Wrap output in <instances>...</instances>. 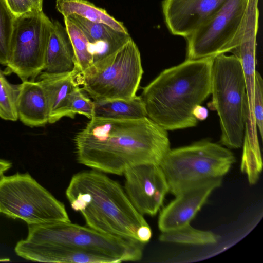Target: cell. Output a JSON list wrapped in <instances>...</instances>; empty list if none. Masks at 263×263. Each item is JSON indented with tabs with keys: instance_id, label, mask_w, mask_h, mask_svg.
<instances>
[{
	"instance_id": "cell-12",
	"label": "cell",
	"mask_w": 263,
	"mask_h": 263,
	"mask_svg": "<svg viewBox=\"0 0 263 263\" xmlns=\"http://www.w3.org/2000/svg\"><path fill=\"white\" fill-rule=\"evenodd\" d=\"M227 0H163L162 10L170 33L184 38L208 21Z\"/></svg>"
},
{
	"instance_id": "cell-30",
	"label": "cell",
	"mask_w": 263,
	"mask_h": 263,
	"mask_svg": "<svg viewBox=\"0 0 263 263\" xmlns=\"http://www.w3.org/2000/svg\"><path fill=\"white\" fill-rule=\"evenodd\" d=\"M12 166V163L7 160L0 159V177Z\"/></svg>"
},
{
	"instance_id": "cell-26",
	"label": "cell",
	"mask_w": 263,
	"mask_h": 263,
	"mask_svg": "<svg viewBox=\"0 0 263 263\" xmlns=\"http://www.w3.org/2000/svg\"><path fill=\"white\" fill-rule=\"evenodd\" d=\"M243 151L240 169L247 175L251 185L257 182L262 168V159L258 157L250 146L247 137L245 135L243 142Z\"/></svg>"
},
{
	"instance_id": "cell-25",
	"label": "cell",
	"mask_w": 263,
	"mask_h": 263,
	"mask_svg": "<svg viewBox=\"0 0 263 263\" xmlns=\"http://www.w3.org/2000/svg\"><path fill=\"white\" fill-rule=\"evenodd\" d=\"M0 68V118L16 121L18 119L16 108L18 84L10 83Z\"/></svg>"
},
{
	"instance_id": "cell-29",
	"label": "cell",
	"mask_w": 263,
	"mask_h": 263,
	"mask_svg": "<svg viewBox=\"0 0 263 263\" xmlns=\"http://www.w3.org/2000/svg\"><path fill=\"white\" fill-rule=\"evenodd\" d=\"M194 117L198 120H205L208 115V111L201 105L197 106L193 110Z\"/></svg>"
},
{
	"instance_id": "cell-21",
	"label": "cell",
	"mask_w": 263,
	"mask_h": 263,
	"mask_svg": "<svg viewBox=\"0 0 263 263\" xmlns=\"http://www.w3.org/2000/svg\"><path fill=\"white\" fill-rule=\"evenodd\" d=\"M159 239L162 242L191 245H207L216 243L217 235L209 231H202L192 227L190 223L161 232Z\"/></svg>"
},
{
	"instance_id": "cell-6",
	"label": "cell",
	"mask_w": 263,
	"mask_h": 263,
	"mask_svg": "<svg viewBox=\"0 0 263 263\" xmlns=\"http://www.w3.org/2000/svg\"><path fill=\"white\" fill-rule=\"evenodd\" d=\"M143 74L139 50L130 37L117 50L78 73L77 82L93 101L129 99L136 96Z\"/></svg>"
},
{
	"instance_id": "cell-7",
	"label": "cell",
	"mask_w": 263,
	"mask_h": 263,
	"mask_svg": "<svg viewBox=\"0 0 263 263\" xmlns=\"http://www.w3.org/2000/svg\"><path fill=\"white\" fill-rule=\"evenodd\" d=\"M235 160L228 148L203 140L170 149L160 166L166 178L169 192L175 196L196 184L222 178Z\"/></svg>"
},
{
	"instance_id": "cell-15",
	"label": "cell",
	"mask_w": 263,
	"mask_h": 263,
	"mask_svg": "<svg viewBox=\"0 0 263 263\" xmlns=\"http://www.w3.org/2000/svg\"><path fill=\"white\" fill-rule=\"evenodd\" d=\"M16 108L18 119L30 127L43 126L48 123L49 110L44 90L35 81L18 84Z\"/></svg>"
},
{
	"instance_id": "cell-1",
	"label": "cell",
	"mask_w": 263,
	"mask_h": 263,
	"mask_svg": "<svg viewBox=\"0 0 263 263\" xmlns=\"http://www.w3.org/2000/svg\"><path fill=\"white\" fill-rule=\"evenodd\" d=\"M74 142L80 164L118 175L138 164L160 165L171 149L167 130L148 117L92 118L76 134Z\"/></svg>"
},
{
	"instance_id": "cell-11",
	"label": "cell",
	"mask_w": 263,
	"mask_h": 263,
	"mask_svg": "<svg viewBox=\"0 0 263 263\" xmlns=\"http://www.w3.org/2000/svg\"><path fill=\"white\" fill-rule=\"evenodd\" d=\"M125 191L134 208L142 215H155L163 205L169 186L160 165L144 163L127 168Z\"/></svg>"
},
{
	"instance_id": "cell-4",
	"label": "cell",
	"mask_w": 263,
	"mask_h": 263,
	"mask_svg": "<svg viewBox=\"0 0 263 263\" xmlns=\"http://www.w3.org/2000/svg\"><path fill=\"white\" fill-rule=\"evenodd\" d=\"M214 58L186 59L161 71L139 96L147 117L166 130L195 126L193 110L211 95Z\"/></svg>"
},
{
	"instance_id": "cell-23",
	"label": "cell",
	"mask_w": 263,
	"mask_h": 263,
	"mask_svg": "<svg viewBox=\"0 0 263 263\" xmlns=\"http://www.w3.org/2000/svg\"><path fill=\"white\" fill-rule=\"evenodd\" d=\"M93 111V101L87 97L79 85H76L67 97L60 113V118L64 117L74 118L76 114L91 119Z\"/></svg>"
},
{
	"instance_id": "cell-18",
	"label": "cell",
	"mask_w": 263,
	"mask_h": 263,
	"mask_svg": "<svg viewBox=\"0 0 263 263\" xmlns=\"http://www.w3.org/2000/svg\"><path fill=\"white\" fill-rule=\"evenodd\" d=\"M77 69L62 73H49L42 71L37 77L42 86L47 102L49 110L48 123L53 124L61 119L60 113L66 99L77 82Z\"/></svg>"
},
{
	"instance_id": "cell-5",
	"label": "cell",
	"mask_w": 263,
	"mask_h": 263,
	"mask_svg": "<svg viewBox=\"0 0 263 263\" xmlns=\"http://www.w3.org/2000/svg\"><path fill=\"white\" fill-rule=\"evenodd\" d=\"M211 95L208 107L219 116L220 143L229 149L240 148L246 128L247 95L241 63L234 55L215 57Z\"/></svg>"
},
{
	"instance_id": "cell-14",
	"label": "cell",
	"mask_w": 263,
	"mask_h": 263,
	"mask_svg": "<svg viewBox=\"0 0 263 263\" xmlns=\"http://www.w3.org/2000/svg\"><path fill=\"white\" fill-rule=\"evenodd\" d=\"M256 38L242 39L230 52L239 59L243 72L247 95L245 134L253 148L259 146L254 115L256 73Z\"/></svg>"
},
{
	"instance_id": "cell-9",
	"label": "cell",
	"mask_w": 263,
	"mask_h": 263,
	"mask_svg": "<svg viewBox=\"0 0 263 263\" xmlns=\"http://www.w3.org/2000/svg\"><path fill=\"white\" fill-rule=\"evenodd\" d=\"M52 24L43 11L16 18L6 76L14 73L22 82L36 80L44 70Z\"/></svg>"
},
{
	"instance_id": "cell-27",
	"label": "cell",
	"mask_w": 263,
	"mask_h": 263,
	"mask_svg": "<svg viewBox=\"0 0 263 263\" xmlns=\"http://www.w3.org/2000/svg\"><path fill=\"white\" fill-rule=\"evenodd\" d=\"M254 115L255 123L261 138L263 137V81L260 73H255L254 98Z\"/></svg>"
},
{
	"instance_id": "cell-31",
	"label": "cell",
	"mask_w": 263,
	"mask_h": 263,
	"mask_svg": "<svg viewBox=\"0 0 263 263\" xmlns=\"http://www.w3.org/2000/svg\"><path fill=\"white\" fill-rule=\"evenodd\" d=\"M37 11H43V0H30Z\"/></svg>"
},
{
	"instance_id": "cell-17",
	"label": "cell",
	"mask_w": 263,
	"mask_h": 263,
	"mask_svg": "<svg viewBox=\"0 0 263 263\" xmlns=\"http://www.w3.org/2000/svg\"><path fill=\"white\" fill-rule=\"evenodd\" d=\"M52 22L43 71L49 73L73 71L77 68L65 27L58 21H52Z\"/></svg>"
},
{
	"instance_id": "cell-13",
	"label": "cell",
	"mask_w": 263,
	"mask_h": 263,
	"mask_svg": "<svg viewBox=\"0 0 263 263\" xmlns=\"http://www.w3.org/2000/svg\"><path fill=\"white\" fill-rule=\"evenodd\" d=\"M222 178L210 179L193 185L175 195L160 212L158 226L161 232L189 224L206 202L212 192L220 187Z\"/></svg>"
},
{
	"instance_id": "cell-28",
	"label": "cell",
	"mask_w": 263,
	"mask_h": 263,
	"mask_svg": "<svg viewBox=\"0 0 263 263\" xmlns=\"http://www.w3.org/2000/svg\"><path fill=\"white\" fill-rule=\"evenodd\" d=\"M5 1L16 18L37 11L30 0H5Z\"/></svg>"
},
{
	"instance_id": "cell-10",
	"label": "cell",
	"mask_w": 263,
	"mask_h": 263,
	"mask_svg": "<svg viewBox=\"0 0 263 263\" xmlns=\"http://www.w3.org/2000/svg\"><path fill=\"white\" fill-rule=\"evenodd\" d=\"M249 0H227L186 41V60H198L230 52L238 44Z\"/></svg>"
},
{
	"instance_id": "cell-8",
	"label": "cell",
	"mask_w": 263,
	"mask_h": 263,
	"mask_svg": "<svg viewBox=\"0 0 263 263\" xmlns=\"http://www.w3.org/2000/svg\"><path fill=\"white\" fill-rule=\"evenodd\" d=\"M0 213L28 225L70 221L64 204L28 173L0 177Z\"/></svg>"
},
{
	"instance_id": "cell-16",
	"label": "cell",
	"mask_w": 263,
	"mask_h": 263,
	"mask_svg": "<svg viewBox=\"0 0 263 263\" xmlns=\"http://www.w3.org/2000/svg\"><path fill=\"white\" fill-rule=\"evenodd\" d=\"M68 17L88 39L93 62L112 53L131 37L129 33L116 31L105 24L92 22L74 14Z\"/></svg>"
},
{
	"instance_id": "cell-22",
	"label": "cell",
	"mask_w": 263,
	"mask_h": 263,
	"mask_svg": "<svg viewBox=\"0 0 263 263\" xmlns=\"http://www.w3.org/2000/svg\"><path fill=\"white\" fill-rule=\"evenodd\" d=\"M65 29L69 38L79 73L85 71L93 62L89 43L82 30L69 17H64Z\"/></svg>"
},
{
	"instance_id": "cell-2",
	"label": "cell",
	"mask_w": 263,
	"mask_h": 263,
	"mask_svg": "<svg viewBox=\"0 0 263 263\" xmlns=\"http://www.w3.org/2000/svg\"><path fill=\"white\" fill-rule=\"evenodd\" d=\"M16 254L41 262L119 263L141 259L144 244L107 235L89 227L59 221L28 225Z\"/></svg>"
},
{
	"instance_id": "cell-24",
	"label": "cell",
	"mask_w": 263,
	"mask_h": 263,
	"mask_svg": "<svg viewBox=\"0 0 263 263\" xmlns=\"http://www.w3.org/2000/svg\"><path fill=\"white\" fill-rule=\"evenodd\" d=\"M16 18L5 0H0V64L5 66L9 60L11 41Z\"/></svg>"
},
{
	"instance_id": "cell-3",
	"label": "cell",
	"mask_w": 263,
	"mask_h": 263,
	"mask_svg": "<svg viewBox=\"0 0 263 263\" xmlns=\"http://www.w3.org/2000/svg\"><path fill=\"white\" fill-rule=\"evenodd\" d=\"M71 208L88 227L101 233L136 241L150 240L152 230L117 181L97 170L77 173L65 192Z\"/></svg>"
},
{
	"instance_id": "cell-20",
	"label": "cell",
	"mask_w": 263,
	"mask_h": 263,
	"mask_svg": "<svg viewBox=\"0 0 263 263\" xmlns=\"http://www.w3.org/2000/svg\"><path fill=\"white\" fill-rule=\"evenodd\" d=\"M55 8L64 17L74 14L92 22L104 24L116 31L128 33L122 22L115 19L104 9L87 0H56Z\"/></svg>"
},
{
	"instance_id": "cell-19",
	"label": "cell",
	"mask_w": 263,
	"mask_h": 263,
	"mask_svg": "<svg viewBox=\"0 0 263 263\" xmlns=\"http://www.w3.org/2000/svg\"><path fill=\"white\" fill-rule=\"evenodd\" d=\"M147 117L140 96L129 99L93 101L92 118L113 120H136Z\"/></svg>"
}]
</instances>
